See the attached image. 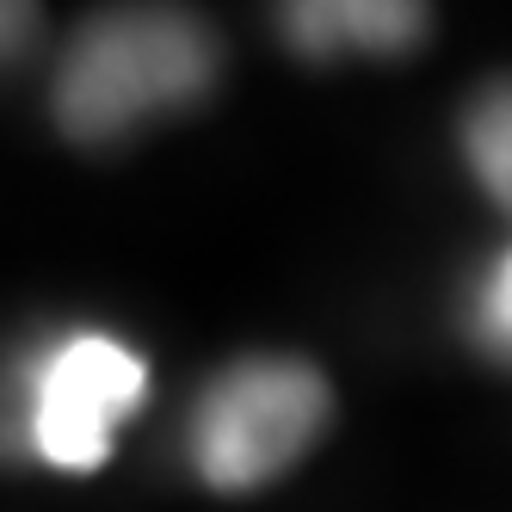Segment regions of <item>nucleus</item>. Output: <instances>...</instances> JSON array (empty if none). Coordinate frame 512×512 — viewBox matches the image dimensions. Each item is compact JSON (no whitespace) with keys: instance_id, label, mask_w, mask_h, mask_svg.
<instances>
[{"instance_id":"nucleus-5","label":"nucleus","mask_w":512,"mask_h":512,"mask_svg":"<svg viewBox=\"0 0 512 512\" xmlns=\"http://www.w3.org/2000/svg\"><path fill=\"white\" fill-rule=\"evenodd\" d=\"M463 161L482 192L512 216V81H494L463 112Z\"/></svg>"},{"instance_id":"nucleus-1","label":"nucleus","mask_w":512,"mask_h":512,"mask_svg":"<svg viewBox=\"0 0 512 512\" xmlns=\"http://www.w3.org/2000/svg\"><path fill=\"white\" fill-rule=\"evenodd\" d=\"M216 75H223V44L198 13H93L56 68L50 112L68 142H118L167 112L198 105Z\"/></svg>"},{"instance_id":"nucleus-6","label":"nucleus","mask_w":512,"mask_h":512,"mask_svg":"<svg viewBox=\"0 0 512 512\" xmlns=\"http://www.w3.org/2000/svg\"><path fill=\"white\" fill-rule=\"evenodd\" d=\"M469 340L488 358L512 364V247H500L469 284Z\"/></svg>"},{"instance_id":"nucleus-2","label":"nucleus","mask_w":512,"mask_h":512,"mask_svg":"<svg viewBox=\"0 0 512 512\" xmlns=\"http://www.w3.org/2000/svg\"><path fill=\"white\" fill-rule=\"evenodd\" d=\"M334 414V389L303 358H241L210 377L186 420V457L210 488L247 494L297 463Z\"/></svg>"},{"instance_id":"nucleus-3","label":"nucleus","mask_w":512,"mask_h":512,"mask_svg":"<svg viewBox=\"0 0 512 512\" xmlns=\"http://www.w3.org/2000/svg\"><path fill=\"white\" fill-rule=\"evenodd\" d=\"M142 395H149V364L99 327H75L31 358L25 451L50 469L87 475L112 457V438L142 408Z\"/></svg>"},{"instance_id":"nucleus-4","label":"nucleus","mask_w":512,"mask_h":512,"mask_svg":"<svg viewBox=\"0 0 512 512\" xmlns=\"http://www.w3.org/2000/svg\"><path fill=\"white\" fill-rule=\"evenodd\" d=\"M432 13L408 0H303V7H278L284 44L309 62L334 56H401L426 38Z\"/></svg>"}]
</instances>
